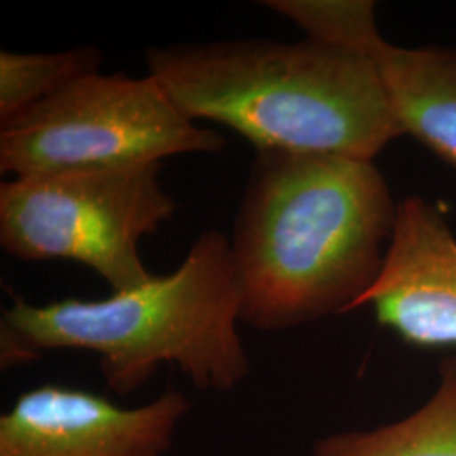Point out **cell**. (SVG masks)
Returning <instances> with one entry per match:
<instances>
[{
    "label": "cell",
    "instance_id": "5",
    "mask_svg": "<svg viewBox=\"0 0 456 456\" xmlns=\"http://www.w3.org/2000/svg\"><path fill=\"white\" fill-rule=\"evenodd\" d=\"M224 146V135L198 127L151 75L94 73L2 127L0 173L158 164Z\"/></svg>",
    "mask_w": 456,
    "mask_h": 456
},
{
    "label": "cell",
    "instance_id": "3",
    "mask_svg": "<svg viewBox=\"0 0 456 456\" xmlns=\"http://www.w3.org/2000/svg\"><path fill=\"white\" fill-rule=\"evenodd\" d=\"M146 66L183 114L227 126L257 152L374 161L403 134L374 65L311 37L151 48Z\"/></svg>",
    "mask_w": 456,
    "mask_h": 456
},
{
    "label": "cell",
    "instance_id": "10",
    "mask_svg": "<svg viewBox=\"0 0 456 456\" xmlns=\"http://www.w3.org/2000/svg\"><path fill=\"white\" fill-rule=\"evenodd\" d=\"M103 54L95 46L61 53L20 54L0 51V127L83 77L100 73Z\"/></svg>",
    "mask_w": 456,
    "mask_h": 456
},
{
    "label": "cell",
    "instance_id": "7",
    "mask_svg": "<svg viewBox=\"0 0 456 456\" xmlns=\"http://www.w3.org/2000/svg\"><path fill=\"white\" fill-rule=\"evenodd\" d=\"M311 39L363 54L372 65L403 134L456 167V51L399 48L375 24L367 0H269Z\"/></svg>",
    "mask_w": 456,
    "mask_h": 456
},
{
    "label": "cell",
    "instance_id": "1",
    "mask_svg": "<svg viewBox=\"0 0 456 456\" xmlns=\"http://www.w3.org/2000/svg\"><path fill=\"white\" fill-rule=\"evenodd\" d=\"M395 216L374 161L257 152L230 240L242 323L284 331L355 310Z\"/></svg>",
    "mask_w": 456,
    "mask_h": 456
},
{
    "label": "cell",
    "instance_id": "6",
    "mask_svg": "<svg viewBox=\"0 0 456 456\" xmlns=\"http://www.w3.org/2000/svg\"><path fill=\"white\" fill-rule=\"evenodd\" d=\"M190 397L166 389L135 408L56 384L22 392L0 416V456H167Z\"/></svg>",
    "mask_w": 456,
    "mask_h": 456
},
{
    "label": "cell",
    "instance_id": "9",
    "mask_svg": "<svg viewBox=\"0 0 456 456\" xmlns=\"http://www.w3.org/2000/svg\"><path fill=\"white\" fill-rule=\"evenodd\" d=\"M310 456H456V357L441 363L436 391L395 423L316 441Z\"/></svg>",
    "mask_w": 456,
    "mask_h": 456
},
{
    "label": "cell",
    "instance_id": "8",
    "mask_svg": "<svg viewBox=\"0 0 456 456\" xmlns=\"http://www.w3.org/2000/svg\"><path fill=\"white\" fill-rule=\"evenodd\" d=\"M418 348H456V237L419 196L397 207L380 274L355 310Z\"/></svg>",
    "mask_w": 456,
    "mask_h": 456
},
{
    "label": "cell",
    "instance_id": "2",
    "mask_svg": "<svg viewBox=\"0 0 456 456\" xmlns=\"http://www.w3.org/2000/svg\"><path fill=\"white\" fill-rule=\"evenodd\" d=\"M240 322L230 240L207 230L176 271L131 291L46 305L12 294L0 316V367H22L51 350H85L97 355L118 395L139 391L164 363L198 391H233L250 374Z\"/></svg>",
    "mask_w": 456,
    "mask_h": 456
},
{
    "label": "cell",
    "instance_id": "4",
    "mask_svg": "<svg viewBox=\"0 0 456 456\" xmlns=\"http://www.w3.org/2000/svg\"><path fill=\"white\" fill-rule=\"evenodd\" d=\"M161 163L77 167L17 176L0 184V244L20 261L78 262L131 291L152 279L141 240L175 210Z\"/></svg>",
    "mask_w": 456,
    "mask_h": 456
}]
</instances>
